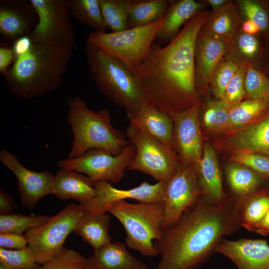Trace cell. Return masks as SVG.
<instances>
[{"instance_id":"1","label":"cell","mask_w":269,"mask_h":269,"mask_svg":"<svg viewBox=\"0 0 269 269\" xmlns=\"http://www.w3.org/2000/svg\"><path fill=\"white\" fill-rule=\"evenodd\" d=\"M207 14H197L165 46L153 43L133 71L147 102L171 115L197 103L195 50Z\"/></svg>"},{"instance_id":"2","label":"cell","mask_w":269,"mask_h":269,"mask_svg":"<svg viewBox=\"0 0 269 269\" xmlns=\"http://www.w3.org/2000/svg\"><path fill=\"white\" fill-rule=\"evenodd\" d=\"M239 206L236 201L198 200L154 242L160 256L156 269H196L205 263L224 236L241 227Z\"/></svg>"},{"instance_id":"3","label":"cell","mask_w":269,"mask_h":269,"mask_svg":"<svg viewBox=\"0 0 269 269\" xmlns=\"http://www.w3.org/2000/svg\"><path fill=\"white\" fill-rule=\"evenodd\" d=\"M73 48L56 41L33 43L25 54L15 58L4 76L10 93L30 100L55 90L61 84Z\"/></svg>"},{"instance_id":"4","label":"cell","mask_w":269,"mask_h":269,"mask_svg":"<svg viewBox=\"0 0 269 269\" xmlns=\"http://www.w3.org/2000/svg\"><path fill=\"white\" fill-rule=\"evenodd\" d=\"M68 104L67 122L73 137L67 158L79 156L93 148L117 155L129 144L126 134L112 125L107 110L95 112L79 97L69 98Z\"/></svg>"},{"instance_id":"5","label":"cell","mask_w":269,"mask_h":269,"mask_svg":"<svg viewBox=\"0 0 269 269\" xmlns=\"http://www.w3.org/2000/svg\"><path fill=\"white\" fill-rule=\"evenodd\" d=\"M89 75L99 90L131 116L145 102L144 94L132 71L121 61L86 42Z\"/></svg>"},{"instance_id":"6","label":"cell","mask_w":269,"mask_h":269,"mask_svg":"<svg viewBox=\"0 0 269 269\" xmlns=\"http://www.w3.org/2000/svg\"><path fill=\"white\" fill-rule=\"evenodd\" d=\"M106 209L123 226L127 247L144 256L158 255L153 241L159 240L162 235L163 203H130L121 201L108 205Z\"/></svg>"},{"instance_id":"7","label":"cell","mask_w":269,"mask_h":269,"mask_svg":"<svg viewBox=\"0 0 269 269\" xmlns=\"http://www.w3.org/2000/svg\"><path fill=\"white\" fill-rule=\"evenodd\" d=\"M163 17L148 25L118 32H92L86 42L116 57L133 72L149 53Z\"/></svg>"},{"instance_id":"8","label":"cell","mask_w":269,"mask_h":269,"mask_svg":"<svg viewBox=\"0 0 269 269\" xmlns=\"http://www.w3.org/2000/svg\"><path fill=\"white\" fill-rule=\"evenodd\" d=\"M126 137L135 148L134 156L127 170L148 174L157 182L167 183L177 171L179 164L174 150L143 130L130 125Z\"/></svg>"},{"instance_id":"9","label":"cell","mask_w":269,"mask_h":269,"mask_svg":"<svg viewBox=\"0 0 269 269\" xmlns=\"http://www.w3.org/2000/svg\"><path fill=\"white\" fill-rule=\"evenodd\" d=\"M83 214L81 205L70 203L47 222L25 233L28 246L37 264L42 265L62 253L65 241L74 232Z\"/></svg>"},{"instance_id":"10","label":"cell","mask_w":269,"mask_h":269,"mask_svg":"<svg viewBox=\"0 0 269 269\" xmlns=\"http://www.w3.org/2000/svg\"><path fill=\"white\" fill-rule=\"evenodd\" d=\"M135 152L134 147L130 143L117 155L103 149L93 148L79 156L61 160L58 166L83 173L94 182L117 184L124 177Z\"/></svg>"},{"instance_id":"11","label":"cell","mask_w":269,"mask_h":269,"mask_svg":"<svg viewBox=\"0 0 269 269\" xmlns=\"http://www.w3.org/2000/svg\"><path fill=\"white\" fill-rule=\"evenodd\" d=\"M69 0H29L38 18L29 35L34 43L56 41L77 50L75 29L71 19Z\"/></svg>"},{"instance_id":"12","label":"cell","mask_w":269,"mask_h":269,"mask_svg":"<svg viewBox=\"0 0 269 269\" xmlns=\"http://www.w3.org/2000/svg\"><path fill=\"white\" fill-rule=\"evenodd\" d=\"M201 193L196 166L191 163H180L175 174L166 183L162 230L176 224Z\"/></svg>"},{"instance_id":"13","label":"cell","mask_w":269,"mask_h":269,"mask_svg":"<svg viewBox=\"0 0 269 269\" xmlns=\"http://www.w3.org/2000/svg\"><path fill=\"white\" fill-rule=\"evenodd\" d=\"M166 186V183L164 182L150 184L145 181L133 188L120 189L114 187L110 182L97 181L94 183L96 195L81 206L84 213L102 214L107 212L106 208L108 205L126 199L142 202L163 203Z\"/></svg>"},{"instance_id":"14","label":"cell","mask_w":269,"mask_h":269,"mask_svg":"<svg viewBox=\"0 0 269 269\" xmlns=\"http://www.w3.org/2000/svg\"><path fill=\"white\" fill-rule=\"evenodd\" d=\"M0 160L16 177L23 207L32 209L43 197L51 194L54 175L49 171L36 172L27 169L4 148L0 151Z\"/></svg>"},{"instance_id":"15","label":"cell","mask_w":269,"mask_h":269,"mask_svg":"<svg viewBox=\"0 0 269 269\" xmlns=\"http://www.w3.org/2000/svg\"><path fill=\"white\" fill-rule=\"evenodd\" d=\"M173 124L174 150L182 162L196 167L201 159L202 147L199 123V104L170 115Z\"/></svg>"},{"instance_id":"16","label":"cell","mask_w":269,"mask_h":269,"mask_svg":"<svg viewBox=\"0 0 269 269\" xmlns=\"http://www.w3.org/2000/svg\"><path fill=\"white\" fill-rule=\"evenodd\" d=\"M215 252L229 258L238 269H269V245L266 240L223 238Z\"/></svg>"},{"instance_id":"17","label":"cell","mask_w":269,"mask_h":269,"mask_svg":"<svg viewBox=\"0 0 269 269\" xmlns=\"http://www.w3.org/2000/svg\"><path fill=\"white\" fill-rule=\"evenodd\" d=\"M35 15L29 1H2L0 4V31L11 39L28 35L37 23Z\"/></svg>"},{"instance_id":"18","label":"cell","mask_w":269,"mask_h":269,"mask_svg":"<svg viewBox=\"0 0 269 269\" xmlns=\"http://www.w3.org/2000/svg\"><path fill=\"white\" fill-rule=\"evenodd\" d=\"M128 118L130 125L143 130L174 150L173 124L170 115L146 101L134 114Z\"/></svg>"},{"instance_id":"19","label":"cell","mask_w":269,"mask_h":269,"mask_svg":"<svg viewBox=\"0 0 269 269\" xmlns=\"http://www.w3.org/2000/svg\"><path fill=\"white\" fill-rule=\"evenodd\" d=\"M95 182L83 173L59 168L54 175L51 194L59 199L75 200L82 205L96 195Z\"/></svg>"},{"instance_id":"20","label":"cell","mask_w":269,"mask_h":269,"mask_svg":"<svg viewBox=\"0 0 269 269\" xmlns=\"http://www.w3.org/2000/svg\"><path fill=\"white\" fill-rule=\"evenodd\" d=\"M196 171L202 194L207 199L219 204L227 200L224 192L221 172L213 148L205 143Z\"/></svg>"},{"instance_id":"21","label":"cell","mask_w":269,"mask_h":269,"mask_svg":"<svg viewBox=\"0 0 269 269\" xmlns=\"http://www.w3.org/2000/svg\"><path fill=\"white\" fill-rule=\"evenodd\" d=\"M226 50L225 42L211 36L202 28L195 45L196 82L197 80L204 84L210 81Z\"/></svg>"},{"instance_id":"22","label":"cell","mask_w":269,"mask_h":269,"mask_svg":"<svg viewBox=\"0 0 269 269\" xmlns=\"http://www.w3.org/2000/svg\"><path fill=\"white\" fill-rule=\"evenodd\" d=\"M236 151H249L269 156V115L238 131L228 140Z\"/></svg>"},{"instance_id":"23","label":"cell","mask_w":269,"mask_h":269,"mask_svg":"<svg viewBox=\"0 0 269 269\" xmlns=\"http://www.w3.org/2000/svg\"><path fill=\"white\" fill-rule=\"evenodd\" d=\"M121 242H111L94 250L90 258L96 269H147L146 265L130 254Z\"/></svg>"},{"instance_id":"24","label":"cell","mask_w":269,"mask_h":269,"mask_svg":"<svg viewBox=\"0 0 269 269\" xmlns=\"http://www.w3.org/2000/svg\"><path fill=\"white\" fill-rule=\"evenodd\" d=\"M110 216L106 213H84L74 232L96 250L110 243Z\"/></svg>"},{"instance_id":"25","label":"cell","mask_w":269,"mask_h":269,"mask_svg":"<svg viewBox=\"0 0 269 269\" xmlns=\"http://www.w3.org/2000/svg\"><path fill=\"white\" fill-rule=\"evenodd\" d=\"M201 7V3L193 0H182L173 3L164 16L162 28L156 38L161 41L172 40L182 25L196 15Z\"/></svg>"},{"instance_id":"26","label":"cell","mask_w":269,"mask_h":269,"mask_svg":"<svg viewBox=\"0 0 269 269\" xmlns=\"http://www.w3.org/2000/svg\"><path fill=\"white\" fill-rule=\"evenodd\" d=\"M238 203L241 227L255 232L269 209V192L259 190Z\"/></svg>"},{"instance_id":"27","label":"cell","mask_w":269,"mask_h":269,"mask_svg":"<svg viewBox=\"0 0 269 269\" xmlns=\"http://www.w3.org/2000/svg\"><path fill=\"white\" fill-rule=\"evenodd\" d=\"M226 175L230 186L240 202L258 190L262 177L250 169L238 163L228 166Z\"/></svg>"},{"instance_id":"28","label":"cell","mask_w":269,"mask_h":269,"mask_svg":"<svg viewBox=\"0 0 269 269\" xmlns=\"http://www.w3.org/2000/svg\"><path fill=\"white\" fill-rule=\"evenodd\" d=\"M169 1L166 0H132L129 28L148 25L164 17L169 8Z\"/></svg>"},{"instance_id":"29","label":"cell","mask_w":269,"mask_h":269,"mask_svg":"<svg viewBox=\"0 0 269 269\" xmlns=\"http://www.w3.org/2000/svg\"><path fill=\"white\" fill-rule=\"evenodd\" d=\"M69 10L72 17L94 29V31H106L108 27L103 18L100 0H70Z\"/></svg>"},{"instance_id":"30","label":"cell","mask_w":269,"mask_h":269,"mask_svg":"<svg viewBox=\"0 0 269 269\" xmlns=\"http://www.w3.org/2000/svg\"><path fill=\"white\" fill-rule=\"evenodd\" d=\"M268 102L248 99L229 110L230 130H242L254 124L266 110Z\"/></svg>"},{"instance_id":"31","label":"cell","mask_w":269,"mask_h":269,"mask_svg":"<svg viewBox=\"0 0 269 269\" xmlns=\"http://www.w3.org/2000/svg\"><path fill=\"white\" fill-rule=\"evenodd\" d=\"M132 0H100L104 19L108 28L118 32L129 28V18Z\"/></svg>"},{"instance_id":"32","label":"cell","mask_w":269,"mask_h":269,"mask_svg":"<svg viewBox=\"0 0 269 269\" xmlns=\"http://www.w3.org/2000/svg\"><path fill=\"white\" fill-rule=\"evenodd\" d=\"M235 14L231 5L222 7L210 19L207 32L225 43L230 41L236 26Z\"/></svg>"},{"instance_id":"33","label":"cell","mask_w":269,"mask_h":269,"mask_svg":"<svg viewBox=\"0 0 269 269\" xmlns=\"http://www.w3.org/2000/svg\"><path fill=\"white\" fill-rule=\"evenodd\" d=\"M51 216L36 215L27 216L18 214L0 215V233L19 234L39 227L49 221Z\"/></svg>"},{"instance_id":"34","label":"cell","mask_w":269,"mask_h":269,"mask_svg":"<svg viewBox=\"0 0 269 269\" xmlns=\"http://www.w3.org/2000/svg\"><path fill=\"white\" fill-rule=\"evenodd\" d=\"M0 266L12 269H38L40 267L28 246L14 250L0 248Z\"/></svg>"},{"instance_id":"35","label":"cell","mask_w":269,"mask_h":269,"mask_svg":"<svg viewBox=\"0 0 269 269\" xmlns=\"http://www.w3.org/2000/svg\"><path fill=\"white\" fill-rule=\"evenodd\" d=\"M203 120L205 127L211 131L230 130L229 110L220 100L208 104Z\"/></svg>"},{"instance_id":"36","label":"cell","mask_w":269,"mask_h":269,"mask_svg":"<svg viewBox=\"0 0 269 269\" xmlns=\"http://www.w3.org/2000/svg\"><path fill=\"white\" fill-rule=\"evenodd\" d=\"M246 71L244 66L239 67L220 99L229 110L241 103L247 93L244 86Z\"/></svg>"},{"instance_id":"37","label":"cell","mask_w":269,"mask_h":269,"mask_svg":"<svg viewBox=\"0 0 269 269\" xmlns=\"http://www.w3.org/2000/svg\"><path fill=\"white\" fill-rule=\"evenodd\" d=\"M244 86L251 99L269 101V81L252 67L246 70Z\"/></svg>"},{"instance_id":"38","label":"cell","mask_w":269,"mask_h":269,"mask_svg":"<svg viewBox=\"0 0 269 269\" xmlns=\"http://www.w3.org/2000/svg\"><path fill=\"white\" fill-rule=\"evenodd\" d=\"M239 68L236 63L231 60L221 62L216 67L210 81L213 93L217 98H221L226 87Z\"/></svg>"},{"instance_id":"39","label":"cell","mask_w":269,"mask_h":269,"mask_svg":"<svg viewBox=\"0 0 269 269\" xmlns=\"http://www.w3.org/2000/svg\"><path fill=\"white\" fill-rule=\"evenodd\" d=\"M232 159L243 165L262 177L269 178V157L264 155L249 151H236Z\"/></svg>"},{"instance_id":"40","label":"cell","mask_w":269,"mask_h":269,"mask_svg":"<svg viewBox=\"0 0 269 269\" xmlns=\"http://www.w3.org/2000/svg\"><path fill=\"white\" fill-rule=\"evenodd\" d=\"M87 259L77 251L65 248L55 258L42 265L38 269H84Z\"/></svg>"},{"instance_id":"41","label":"cell","mask_w":269,"mask_h":269,"mask_svg":"<svg viewBox=\"0 0 269 269\" xmlns=\"http://www.w3.org/2000/svg\"><path fill=\"white\" fill-rule=\"evenodd\" d=\"M241 9L248 19L254 22L260 29H265L269 23L268 16L265 10L258 3L249 0L239 2Z\"/></svg>"},{"instance_id":"42","label":"cell","mask_w":269,"mask_h":269,"mask_svg":"<svg viewBox=\"0 0 269 269\" xmlns=\"http://www.w3.org/2000/svg\"><path fill=\"white\" fill-rule=\"evenodd\" d=\"M28 246L25 236L13 233H0V248L6 249H21Z\"/></svg>"},{"instance_id":"43","label":"cell","mask_w":269,"mask_h":269,"mask_svg":"<svg viewBox=\"0 0 269 269\" xmlns=\"http://www.w3.org/2000/svg\"><path fill=\"white\" fill-rule=\"evenodd\" d=\"M239 50L247 57H253L258 51V43L253 35L243 33L240 35L238 40Z\"/></svg>"},{"instance_id":"44","label":"cell","mask_w":269,"mask_h":269,"mask_svg":"<svg viewBox=\"0 0 269 269\" xmlns=\"http://www.w3.org/2000/svg\"><path fill=\"white\" fill-rule=\"evenodd\" d=\"M33 43L29 35L23 36L16 39L12 47L15 58L27 53L31 48Z\"/></svg>"},{"instance_id":"45","label":"cell","mask_w":269,"mask_h":269,"mask_svg":"<svg viewBox=\"0 0 269 269\" xmlns=\"http://www.w3.org/2000/svg\"><path fill=\"white\" fill-rule=\"evenodd\" d=\"M15 59L12 48L7 47H0V73L4 76L7 72L8 67Z\"/></svg>"},{"instance_id":"46","label":"cell","mask_w":269,"mask_h":269,"mask_svg":"<svg viewBox=\"0 0 269 269\" xmlns=\"http://www.w3.org/2000/svg\"><path fill=\"white\" fill-rule=\"evenodd\" d=\"M13 208L12 197L3 189H0V214H10Z\"/></svg>"},{"instance_id":"47","label":"cell","mask_w":269,"mask_h":269,"mask_svg":"<svg viewBox=\"0 0 269 269\" xmlns=\"http://www.w3.org/2000/svg\"><path fill=\"white\" fill-rule=\"evenodd\" d=\"M255 232L263 236L269 235V209Z\"/></svg>"},{"instance_id":"48","label":"cell","mask_w":269,"mask_h":269,"mask_svg":"<svg viewBox=\"0 0 269 269\" xmlns=\"http://www.w3.org/2000/svg\"><path fill=\"white\" fill-rule=\"evenodd\" d=\"M242 29L245 33L253 35L257 33L260 28L253 21L247 19L243 24Z\"/></svg>"},{"instance_id":"49","label":"cell","mask_w":269,"mask_h":269,"mask_svg":"<svg viewBox=\"0 0 269 269\" xmlns=\"http://www.w3.org/2000/svg\"><path fill=\"white\" fill-rule=\"evenodd\" d=\"M208 2L214 9H220L227 2L225 0H209Z\"/></svg>"},{"instance_id":"50","label":"cell","mask_w":269,"mask_h":269,"mask_svg":"<svg viewBox=\"0 0 269 269\" xmlns=\"http://www.w3.org/2000/svg\"><path fill=\"white\" fill-rule=\"evenodd\" d=\"M84 269H96L90 257L87 259V261Z\"/></svg>"},{"instance_id":"51","label":"cell","mask_w":269,"mask_h":269,"mask_svg":"<svg viewBox=\"0 0 269 269\" xmlns=\"http://www.w3.org/2000/svg\"><path fill=\"white\" fill-rule=\"evenodd\" d=\"M0 269H12L5 268H4V267L0 266Z\"/></svg>"}]
</instances>
